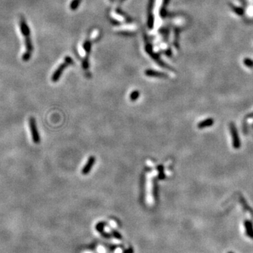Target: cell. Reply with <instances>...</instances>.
<instances>
[{
  "label": "cell",
  "instance_id": "12",
  "mask_svg": "<svg viewBox=\"0 0 253 253\" xmlns=\"http://www.w3.org/2000/svg\"><path fill=\"white\" fill-rule=\"evenodd\" d=\"M112 235H113L114 237H115L116 238L118 239H122V236L120 235V233H119L118 231H112Z\"/></svg>",
  "mask_w": 253,
  "mask_h": 253
},
{
  "label": "cell",
  "instance_id": "4",
  "mask_svg": "<svg viewBox=\"0 0 253 253\" xmlns=\"http://www.w3.org/2000/svg\"><path fill=\"white\" fill-rule=\"evenodd\" d=\"M95 161H96V158H95V157H94V156H91V157H89V160H88V161H87V164L84 165L83 169H82V174H84V175H87V174H88L90 171H91L92 167H93L94 165Z\"/></svg>",
  "mask_w": 253,
  "mask_h": 253
},
{
  "label": "cell",
  "instance_id": "15",
  "mask_svg": "<svg viewBox=\"0 0 253 253\" xmlns=\"http://www.w3.org/2000/svg\"><path fill=\"white\" fill-rule=\"evenodd\" d=\"M228 253H233V252H228Z\"/></svg>",
  "mask_w": 253,
  "mask_h": 253
},
{
  "label": "cell",
  "instance_id": "5",
  "mask_svg": "<svg viewBox=\"0 0 253 253\" xmlns=\"http://www.w3.org/2000/svg\"><path fill=\"white\" fill-rule=\"evenodd\" d=\"M244 226L247 236L249 238L253 239V227L252 224L250 221H246V222H245Z\"/></svg>",
  "mask_w": 253,
  "mask_h": 253
},
{
  "label": "cell",
  "instance_id": "10",
  "mask_svg": "<svg viewBox=\"0 0 253 253\" xmlns=\"http://www.w3.org/2000/svg\"><path fill=\"white\" fill-rule=\"evenodd\" d=\"M139 92L138 91H134L131 94L130 98L132 101H136L139 98Z\"/></svg>",
  "mask_w": 253,
  "mask_h": 253
},
{
  "label": "cell",
  "instance_id": "2",
  "mask_svg": "<svg viewBox=\"0 0 253 253\" xmlns=\"http://www.w3.org/2000/svg\"><path fill=\"white\" fill-rule=\"evenodd\" d=\"M71 63H72L71 59H70V57H67L66 59H65V61L59 65L58 69L56 70V71L54 72V73L53 74L52 77H51V79H52L53 82H57V81L59 80V77H60L64 69H65V68Z\"/></svg>",
  "mask_w": 253,
  "mask_h": 253
},
{
  "label": "cell",
  "instance_id": "8",
  "mask_svg": "<svg viewBox=\"0 0 253 253\" xmlns=\"http://www.w3.org/2000/svg\"><path fill=\"white\" fill-rule=\"evenodd\" d=\"M213 123V120L212 119H207L204 120V121L201 122L199 124H198V127L199 128H205L207 127V126H210Z\"/></svg>",
  "mask_w": 253,
  "mask_h": 253
},
{
  "label": "cell",
  "instance_id": "3",
  "mask_svg": "<svg viewBox=\"0 0 253 253\" xmlns=\"http://www.w3.org/2000/svg\"><path fill=\"white\" fill-rule=\"evenodd\" d=\"M30 132L33 142L35 143H39L40 142V137L39 135L38 131H37L36 122L34 118H30Z\"/></svg>",
  "mask_w": 253,
  "mask_h": 253
},
{
  "label": "cell",
  "instance_id": "1",
  "mask_svg": "<svg viewBox=\"0 0 253 253\" xmlns=\"http://www.w3.org/2000/svg\"><path fill=\"white\" fill-rule=\"evenodd\" d=\"M19 28L22 36L24 38L25 44V52L22 55V60L23 61H28L30 60L33 51V46H32V40H31L30 30L28 26L27 22L23 16L20 17L19 19Z\"/></svg>",
  "mask_w": 253,
  "mask_h": 253
},
{
  "label": "cell",
  "instance_id": "7",
  "mask_svg": "<svg viewBox=\"0 0 253 253\" xmlns=\"http://www.w3.org/2000/svg\"><path fill=\"white\" fill-rule=\"evenodd\" d=\"M105 224H106V223H104V222L98 223V224H97V225H96V230H97L100 233L102 234V235L104 236V237H105V238H110V234L107 233H105L104 231V226H105Z\"/></svg>",
  "mask_w": 253,
  "mask_h": 253
},
{
  "label": "cell",
  "instance_id": "9",
  "mask_svg": "<svg viewBox=\"0 0 253 253\" xmlns=\"http://www.w3.org/2000/svg\"><path fill=\"white\" fill-rule=\"evenodd\" d=\"M81 0H73V1L70 4V9L72 10H75L78 7V6L79 5V3H80Z\"/></svg>",
  "mask_w": 253,
  "mask_h": 253
},
{
  "label": "cell",
  "instance_id": "13",
  "mask_svg": "<svg viewBox=\"0 0 253 253\" xmlns=\"http://www.w3.org/2000/svg\"><path fill=\"white\" fill-rule=\"evenodd\" d=\"M157 184H156L155 183V182H154V186H153V196H154V198H157Z\"/></svg>",
  "mask_w": 253,
  "mask_h": 253
},
{
  "label": "cell",
  "instance_id": "14",
  "mask_svg": "<svg viewBox=\"0 0 253 253\" xmlns=\"http://www.w3.org/2000/svg\"><path fill=\"white\" fill-rule=\"evenodd\" d=\"M124 253H133V250H132V248H129V249H127L126 250H125Z\"/></svg>",
  "mask_w": 253,
  "mask_h": 253
},
{
  "label": "cell",
  "instance_id": "6",
  "mask_svg": "<svg viewBox=\"0 0 253 253\" xmlns=\"http://www.w3.org/2000/svg\"><path fill=\"white\" fill-rule=\"evenodd\" d=\"M231 132L233 134V146L234 148H238L240 146V142H239V139L238 137V134H237V132L235 130V128H234L233 125H231Z\"/></svg>",
  "mask_w": 253,
  "mask_h": 253
},
{
  "label": "cell",
  "instance_id": "11",
  "mask_svg": "<svg viewBox=\"0 0 253 253\" xmlns=\"http://www.w3.org/2000/svg\"><path fill=\"white\" fill-rule=\"evenodd\" d=\"M158 170H159V172H159V178H160V179H163V178H165V176H164V172H163V168H162V167H161V166L159 167Z\"/></svg>",
  "mask_w": 253,
  "mask_h": 253
}]
</instances>
